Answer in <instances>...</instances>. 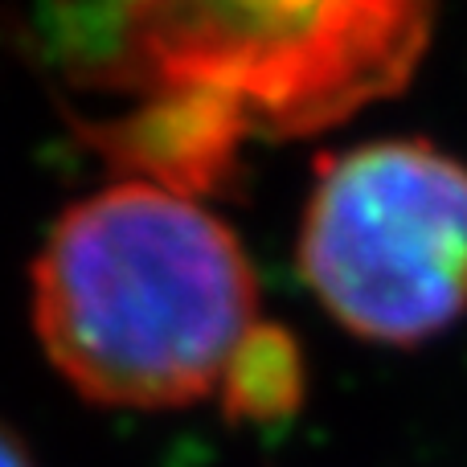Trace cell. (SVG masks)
Returning a JSON list of instances; mask_svg holds the SVG:
<instances>
[{
	"label": "cell",
	"instance_id": "cell-1",
	"mask_svg": "<svg viewBox=\"0 0 467 467\" xmlns=\"http://www.w3.org/2000/svg\"><path fill=\"white\" fill-rule=\"evenodd\" d=\"M435 0H41L78 131L128 181L205 202L250 140L312 136L410 82Z\"/></svg>",
	"mask_w": 467,
	"mask_h": 467
},
{
	"label": "cell",
	"instance_id": "cell-2",
	"mask_svg": "<svg viewBox=\"0 0 467 467\" xmlns=\"http://www.w3.org/2000/svg\"><path fill=\"white\" fill-rule=\"evenodd\" d=\"M29 312L46 361L78 398L177 410L222 389L258 324V283L205 202L123 177L49 226Z\"/></svg>",
	"mask_w": 467,
	"mask_h": 467
},
{
	"label": "cell",
	"instance_id": "cell-3",
	"mask_svg": "<svg viewBox=\"0 0 467 467\" xmlns=\"http://www.w3.org/2000/svg\"><path fill=\"white\" fill-rule=\"evenodd\" d=\"M296 258L357 340L431 345L467 316V164L419 136L320 156Z\"/></svg>",
	"mask_w": 467,
	"mask_h": 467
},
{
	"label": "cell",
	"instance_id": "cell-4",
	"mask_svg": "<svg viewBox=\"0 0 467 467\" xmlns=\"http://www.w3.org/2000/svg\"><path fill=\"white\" fill-rule=\"evenodd\" d=\"M304 353H299L296 337L279 324H254L242 348L234 353L226 378H222V410L230 419L246 422H275L287 419L304 402Z\"/></svg>",
	"mask_w": 467,
	"mask_h": 467
},
{
	"label": "cell",
	"instance_id": "cell-5",
	"mask_svg": "<svg viewBox=\"0 0 467 467\" xmlns=\"http://www.w3.org/2000/svg\"><path fill=\"white\" fill-rule=\"evenodd\" d=\"M0 467H37L29 447H25V439L8 422H0Z\"/></svg>",
	"mask_w": 467,
	"mask_h": 467
}]
</instances>
